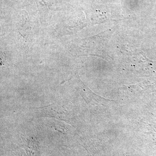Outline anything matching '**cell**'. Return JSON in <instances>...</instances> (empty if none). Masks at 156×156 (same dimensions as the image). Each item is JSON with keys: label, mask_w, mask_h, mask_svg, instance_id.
Segmentation results:
<instances>
[{"label": "cell", "mask_w": 156, "mask_h": 156, "mask_svg": "<svg viewBox=\"0 0 156 156\" xmlns=\"http://www.w3.org/2000/svg\"><path fill=\"white\" fill-rule=\"evenodd\" d=\"M128 156V155H127V156Z\"/></svg>", "instance_id": "1"}]
</instances>
